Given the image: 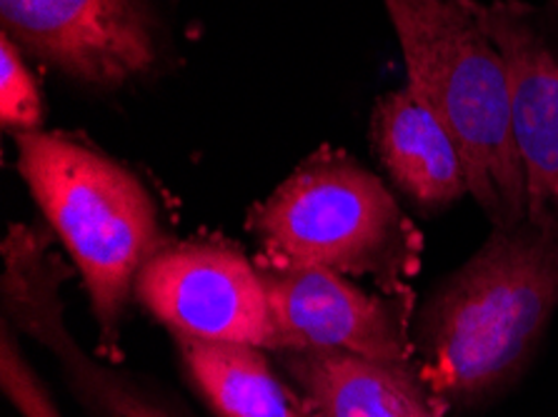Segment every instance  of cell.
Masks as SVG:
<instances>
[{"instance_id":"9c48e42d","label":"cell","mask_w":558,"mask_h":417,"mask_svg":"<svg viewBox=\"0 0 558 417\" xmlns=\"http://www.w3.org/2000/svg\"><path fill=\"white\" fill-rule=\"evenodd\" d=\"M61 270L31 228L13 225L3 243V318L53 355L73 395L96 417H185L116 368L93 360L68 333L58 297Z\"/></svg>"},{"instance_id":"4fadbf2b","label":"cell","mask_w":558,"mask_h":417,"mask_svg":"<svg viewBox=\"0 0 558 417\" xmlns=\"http://www.w3.org/2000/svg\"><path fill=\"white\" fill-rule=\"evenodd\" d=\"M44 96L25 65L21 48L0 36V123L5 131L31 133L44 125Z\"/></svg>"},{"instance_id":"52a82bcc","label":"cell","mask_w":558,"mask_h":417,"mask_svg":"<svg viewBox=\"0 0 558 417\" xmlns=\"http://www.w3.org/2000/svg\"><path fill=\"white\" fill-rule=\"evenodd\" d=\"M276 326L289 351H341L421 378L413 365L409 295H371L326 268L258 266Z\"/></svg>"},{"instance_id":"7c38bea8","label":"cell","mask_w":558,"mask_h":417,"mask_svg":"<svg viewBox=\"0 0 558 417\" xmlns=\"http://www.w3.org/2000/svg\"><path fill=\"white\" fill-rule=\"evenodd\" d=\"M185 378L216 417H306L256 345L175 335Z\"/></svg>"},{"instance_id":"30bf717a","label":"cell","mask_w":558,"mask_h":417,"mask_svg":"<svg viewBox=\"0 0 558 417\" xmlns=\"http://www.w3.org/2000/svg\"><path fill=\"white\" fill-rule=\"evenodd\" d=\"M371 143L396 188L424 212H441L471 193L459 143L411 85L376 100Z\"/></svg>"},{"instance_id":"8992f818","label":"cell","mask_w":558,"mask_h":417,"mask_svg":"<svg viewBox=\"0 0 558 417\" xmlns=\"http://www.w3.org/2000/svg\"><path fill=\"white\" fill-rule=\"evenodd\" d=\"M3 33L38 61L96 88L154 71L160 28L143 0H0Z\"/></svg>"},{"instance_id":"5bb4252c","label":"cell","mask_w":558,"mask_h":417,"mask_svg":"<svg viewBox=\"0 0 558 417\" xmlns=\"http://www.w3.org/2000/svg\"><path fill=\"white\" fill-rule=\"evenodd\" d=\"M0 388L21 417H63L44 378L23 355L19 335L8 318H3L0 328Z\"/></svg>"},{"instance_id":"6da1fadb","label":"cell","mask_w":558,"mask_h":417,"mask_svg":"<svg viewBox=\"0 0 558 417\" xmlns=\"http://www.w3.org/2000/svg\"><path fill=\"white\" fill-rule=\"evenodd\" d=\"M558 308V235L523 223L488 235L416 322L418 370L441 403L478 405L509 388Z\"/></svg>"},{"instance_id":"8fae6325","label":"cell","mask_w":558,"mask_h":417,"mask_svg":"<svg viewBox=\"0 0 558 417\" xmlns=\"http://www.w3.org/2000/svg\"><path fill=\"white\" fill-rule=\"evenodd\" d=\"M286 370L318 417H441L424 380L341 351H289Z\"/></svg>"},{"instance_id":"7a4b0ae2","label":"cell","mask_w":558,"mask_h":417,"mask_svg":"<svg viewBox=\"0 0 558 417\" xmlns=\"http://www.w3.org/2000/svg\"><path fill=\"white\" fill-rule=\"evenodd\" d=\"M409 85L459 143L469 188L498 230L529 220L526 173L513 138L509 68L469 0H384Z\"/></svg>"},{"instance_id":"5b68a950","label":"cell","mask_w":558,"mask_h":417,"mask_svg":"<svg viewBox=\"0 0 558 417\" xmlns=\"http://www.w3.org/2000/svg\"><path fill=\"white\" fill-rule=\"evenodd\" d=\"M133 295L173 335L283 353L260 270L239 250L210 243L163 245L141 268Z\"/></svg>"},{"instance_id":"3957f363","label":"cell","mask_w":558,"mask_h":417,"mask_svg":"<svg viewBox=\"0 0 558 417\" xmlns=\"http://www.w3.org/2000/svg\"><path fill=\"white\" fill-rule=\"evenodd\" d=\"M33 200L81 270L100 333L113 343L135 278L163 248L158 208L129 168L63 133H13Z\"/></svg>"},{"instance_id":"277c9868","label":"cell","mask_w":558,"mask_h":417,"mask_svg":"<svg viewBox=\"0 0 558 417\" xmlns=\"http://www.w3.org/2000/svg\"><path fill=\"white\" fill-rule=\"evenodd\" d=\"M251 228L270 262L374 275L391 293L418 270L421 237L393 193L338 152H318L286 177Z\"/></svg>"},{"instance_id":"ba28073f","label":"cell","mask_w":558,"mask_h":417,"mask_svg":"<svg viewBox=\"0 0 558 417\" xmlns=\"http://www.w3.org/2000/svg\"><path fill=\"white\" fill-rule=\"evenodd\" d=\"M469 8L509 68L529 223L558 235V5L469 0Z\"/></svg>"}]
</instances>
